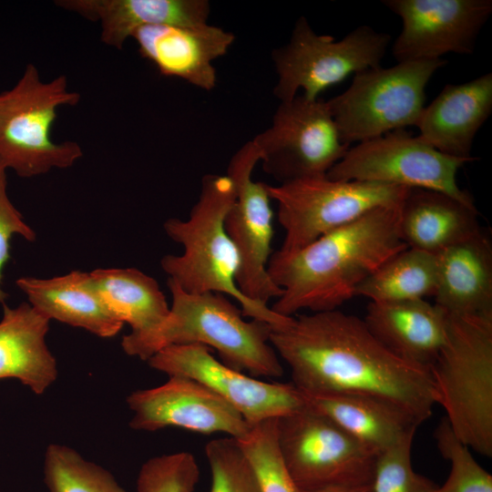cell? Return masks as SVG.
Listing matches in <instances>:
<instances>
[{
	"mask_svg": "<svg viewBox=\"0 0 492 492\" xmlns=\"http://www.w3.org/2000/svg\"><path fill=\"white\" fill-rule=\"evenodd\" d=\"M390 41L389 34L364 25L335 40L318 35L301 16L288 43L272 52L278 76L273 93L280 102L292 100L300 91L307 99H318L350 75L380 67Z\"/></svg>",
	"mask_w": 492,
	"mask_h": 492,
	"instance_id": "obj_8",
	"label": "cell"
},
{
	"mask_svg": "<svg viewBox=\"0 0 492 492\" xmlns=\"http://www.w3.org/2000/svg\"><path fill=\"white\" fill-rule=\"evenodd\" d=\"M257 476L261 492H302L281 456L277 441V418L261 421L236 438Z\"/></svg>",
	"mask_w": 492,
	"mask_h": 492,
	"instance_id": "obj_29",
	"label": "cell"
},
{
	"mask_svg": "<svg viewBox=\"0 0 492 492\" xmlns=\"http://www.w3.org/2000/svg\"><path fill=\"white\" fill-rule=\"evenodd\" d=\"M435 304L447 314L492 313V243L481 231L436 254Z\"/></svg>",
	"mask_w": 492,
	"mask_h": 492,
	"instance_id": "obj_22",
	"label": "cell"
},
{
	"mask_svg": "<svg viewBox=\"0 0 492 492\" xmlns=\"http://www.w3.org/2000/svg\"><path fill=\"white\" fill-rule=\"evenodd\" d=\"M468 161L443 154L418 136L397 129L349 148L326 177L431 190L475 206L472 196L456 182L458 169Z\"/></svg>",
	"mask_w": 492,
	"mask_h": 492,
	"instance_id": "obj_11",
	"label": "cell"
},
{
	"mask_svg": "<svg viewBox=\"0 0 492 492\" xmlns=\"http://www.w3.org/2000/svg\"><path fill=\"white\" fill-rule=\"evenodd\" d=\"M437 284L436 255L406 247L382 263L356 289L370 302H401L434 297Z\"/></svg>",
	"mask_w": 492,
	"mask_h": 492,
	"instance_id": "obj_27",
	"label": "cell"
},
{
	"mask_svg": "<svg viewBox=\"0 0 492 492\" xmlns=\"http://www.w3.org/2000/svg\"><path fill=\"white\" fill-rule=\"evenodd\" d=\"M446 60L399 62L354 75L342 94L326 101L341 140L350 145L418 123L425 87Z\"/></svg>",
	"mask_w": 492,
	"mask_h": 492,
	"instance_id": "obj_7",
	"label": "cell"
},
{
	"mask_svg": "<svg viewBox=\"0 0 492 492\" xmlns=\"http://www.w3.org/2000/svg\"><path fill=\"white\" fill-rule=\"evenodd\" d=\"M401 207L374 209L291 253H272L268 272L282 290L271 307L283 316L337 310L382 263L407 246Z\"/></svg>",
	"mask_w": 492,
	"mask_h": 492,
	"instance_id": "obj_2",
	"label": "cell"
},
{
	"mask_svg": "<svg viewBox=\"0 0 492 492\" xmlns=\"http://www.w3.org/2000/svg\"><path fill=\"white\" fill-rule=\"evenodd\" d=\"M147 362L169 377L181 376L202 384L233 406L250 425L281 417L304 405L293 384L268 383L248 376L218 361L202 344L167 346Z\"/></svg>",
	"mask_w": 492,
	"mask_h": 492,
	"instance_id": "obj_14",
	"label": "cell"
},
{
	"mask_svg": "<svg viewBox=\"0 0 492 492\" xmlns=\"http://www.w3.org/2000/svg\"><path fill=\"white\" fill-rule=\"evenodd\" d=\"M172 304L165 320L142 335H124L123 351L148 361L170 345L202 344L215 349L226 365L254 377H280L283 368L270 343L272 326L243 319L241 309L220 292L190 293L168 279Z\"/></svg>",
	"mask_w": 492,
	"mask_h": 492,
	"instance_id": "obj_3",
	"label": "cell"
},
{
	"mask_svg": "<svg viewBox=\"0 0 492 492\" xmlns=\"http://www.w3.org/2000/svg\"><path fill=\"white\" fill-rule=\"evenodd\" d=\"M7 169L0 161V304H5L8 294L3 287L4 269L10 259V241L19 235L28 241L36 240L35 231L25 221L23 215L7 194Z\"/></svg>",
	"mask_w": 492,
	"mask_h": 492,
	"instance_id": "obj_34",
	"label": "cell"
},
{
	"mask_svg": "<svg viewBox=\"0 0 492 492\" xmlns=\"http://www.w3.org/2000/svg\"><path fill=\"white\" fill-rule=\"evenodd\" d=\"M55 4L99 23L101 41L117 49H122L140 27L205 24L210 13L208 0H58Z\"/></svg>",
	"mask_w": 492,
	"mask_h": 492,
	"instance_id": "obj_21",
	"label": "cell"
},
{
	"mask_svg": "<svg viewBox=\"0 0 492 492\" xmlns=\"http://www.w3.org/2000/svg\"><path fill=\"white\" fill-rule=\"evenodd\" d=\"M402 20L392 54L399 62L471 55L492 14L491 0H384Z\"/></svg>",
	"mask_w": 492,
	"mask_h": 492,
	"instance_id": "obj_15",
	"label": "cell"
},
{
	"mask_svg": "<svg viewBox=\"0 0 492 492\" xmlns=\"http://www.w3.org/2000/svg\"><path fill=\"white\" fill-rule=\"evenodd\" d=\"M436 405L469 449L492 456V313H446L445 343L429 366Z\"/></svg>",
	"mask_w": 492,
	"mask_h": 492,
	"instance_id": "obj_5",
	"label": "cell"
},
{
	"mask_svg": "<svg viewBox=\"0 0 492 492\" xmlns=\"http://www.w3.org/2000/svg\"><path fill=\"white\" fill-rule=\"evenodd\" d=\"M16 286L39 313L102 337L117 335L124 323L106 307L89 272L73 271L49 279L20 277Z\"/></svg>",
	"mask_w": 492,
	"mask_h": 492,
	"instance_id": "obj_24",
	"label": "cell"
},
{
	"mask_svg": "<svg viewBox=\"0 0 492 492\" xmlns=\"http://www.w3.org/2000/svg\"><path fill=\"white\" fill-rule=\"evenodd\" d=\"M302 492H374L372 483L359 486H328Z\"/></svg>",
	"mask_w": 492,
	"mask_h": 492,
	"instance_id": "obj_35",
	"label": "cell"
},
{
	"mask_svg": "<svg viewBox=\"0 0 492 492\" xmlns=\"http://www.w3.org/2000/svg\"><path fill=\"white\" fill-rule=\"evenodd\" d=\"M93 285L108 311L142 335L159 326L169 306L158 282L136 268L96 269L89 272Z\"/></svg>",
	"mask_w": 492,
	"mask_h": 492,
	"instance_id": "obj_26",
	"label": "cell"
},
{
	"mask_svg": "<svg viewBox=\"0 0 492 492\" xmlns=\"http://www.w3.org/2000/svg\"><path fill=\"white\" fill-rule=\"evenodd\" d=\"M50 320L29 302L3 304L0 320V380L16 379L42 395L57 378V364L46 336Z\"/></svg>",
	"mask_w": 492,
	"mask_h": 492,
	"instance_id": "obj_23",
	"label": "cell"
},
{
	"mask_svg": "<svg viewBox=\"0 0 492 492\" xmlns=\"http://www.w3.org/2000/svg\"><path fill=\"white\" fill-rule=\"evenodd\" d=\"M410 188L358 180H333L325 176L302 179L267 191L278 206L285 231L281 252H294L322 235L381 207H401Z\"/></svg>",
	"mask_w": 492,
	"mask_h": 492,
	"instance_id": "obj_9",
	"label": "cell"
},
{
	"mask_svg": "<svg viewBox=\"0 0 492 492\" xmlns=\"http://www.w3.org/2000/svg\"><path fill=\"white\" fill-rule=\"evenodd\" d=\"M199 465L187 451L151 457L138 475V492H195Z\"/></svg>",
	"mask_w": 492,
	"mask_h": 492,
	"instance_id": "obj_32",
	"label": "cell"
},
{
	"mask_svg": "<svg viewBox=\"0 0 492 492\" xmlns=\"http://www.w3.org/2000/svg\"><path fill=\"white\" fill-rule=\"evenodd\" d=\"M205 454L211 471L210 492H261L249 459L236 438L210 441Z\"/></svg>",
	"mask_w": 492,
	"mask_h": 492,
	"instance_id": "obj_31",
	"label": "cell"
},
{
	"mask_svg": "<svg viewBox=\"0 0 492 492\" xmlns=\"http://www.w3.org/2000/svg\"><path fill=\"white\" fill-rule=\"evenodd\" d=\"M260 153L252 140L231 157L227 176L235 188V199L225 217V230L239 258L235 277L241 293L251 301L266 304L279 298L282 290L268 272L273 236L271 198L267 184L252 179Z\"/></svg>",
	"mask_w": 492,
	"mask_h": 492,
	"instance_id": "obj_13",
	"label": "cell"
},
{
	"mask_svg": "<svg viewBox=\"0 0 492 492\" xmlns=\"http://www.w3.org/2000/svg\"><path fill=\"white\" fill-rule=\"evenodd\" d=\"M251 140L263 170L279 184L325 176L349 149L326 101L302 94L280 102L272 125Z\"/></svg>",
	"mask_w": 492,
	"mask_h": 492,
	"instance_id": "obj_12",
	"label": "cell"
},
{
	"mask_svg": "<svg viewBox=\"0 0 492 492\" xmlns=\"http://www.w3.org/2000/svg\"><path fill=\"white\" fill-rule=\"evenodd\" d=\"M44 481L49 492H127L110 472L60 444L46 450Z\"/></svg>",
	"mask_w": 492,
	"mask_h": 492,
	"instance_id": "obj_28",
	"label": "cell"
},
{
	"mask_svg": "<svg viewBox=\"0 0 492 492\" xmlns=\"http://www.w3.org/2000/svg\"><path fill=\"white\" fill-rule=\"evenodd\" d=\"M133 415L129 426L157 431L169 426L200 434L224 433L240 438L251 428L229 403L202 384L170 376L157 387L138 390L127 397Z\"/></svg>",
	"mask_w": 492,
	"mask_h": 492,
	"instance_id": "obj_16",
	"label": "cell"
},
{
	"mask_svg": "<svg viewBox=\"0 0 492 492\" xmlns=\"http://www.w3.org/2000/svg\"><path fill=\"white\" fill-rule=\"evenodd\" d=\"M372 334L391 353L429 368L446 333V313L425 299L370 302L364 319Z\"/></svg>",
	"mask_w": 492,
	"mask_h": 492,
	"instance_id": "obj_20",
	"label": "cell"
},
{
	"mask_svg": "<svg viewBox=\"0 0 492 492\" xmlns=\"http://www.w3.org/2000/svg\"><path fill=\"white\" fill-rule=\"evenodd\" d=\"M476 206L444 192L410 189L401 208L399 231L406 246L437 254L482 231Z\"/></svg>",
	"mask_w": 492,
	"mask_h": 492,
	"instance_id": "obj_25",
	"label": "cell"
},
{
	"mask_svg": "<svg viewBox=\"0 0 492 492\" xmlns=\"http://www.w3.org/2000/svg\"><path fill=\"white\" fill-rule=\"evenodd\" d=\"M234 199L235 188L230 177L205 175L189 219L171 218L163 224L166 234L180 243L184 251L180 255L164 256L161 268L187 292L223 293L237 301L243 316L272 327L282 326L292 316L278 314L268 305L251 301L236 285L239 258L224 225Z\"/></svg>",
	"mask_w": 492,
	"mask_h": 492,
	"instance_id": "obj_4",
	"label": "cell"
},
{
	"mask_svg": "<svg viewBox=\"0 0 492 492\" xmlns=\"http://www.w3.org/2000/svg\"><path fill=\"white\" fill-rule=\"evenodd\" d=\"M298 390L305 406L329 418L377 456L420 425L406 411L381 398Z\"/></svg>",
	"mask_w": 492,
	"mask_h": 492,
	"instance_id": "obj_19",
	"label": "cell"
},
{
	"mask_svg": "<svg viewBox=\"0 0 492 492\" xmlns=\"http://www.w3.org/2000/svg\"><path fill=\"white\" fill-rule=\"evenodd\" d=\"M132 38L141 56L161 75L180 78L206 91L217 84L213 62L225 56L235 41L231 32L208 23L147 26L138 28Z\"/></svg>",
	"mask_w": 492,
	"mask_h": 492,
	"instance_id": "obj_17",
	"label": "cell"
},
{
	"mask_svg": "<svg viewBox=\"0 0 492 492\" xmlns=\"http://www.w3.org/2000/svg\"><path fill=\"white\" fill-rule=\"evenodd\" d=\"M415 435L409 434L377 456L372 480L374 492H433L436 486L412 466Z\"/></svg>",
	"mask_w": 492,
	"mask_h": 492,
	"instance_id": "obj_33",
	"label": "cell"
},
{
	"mask_svg": "<svg viewBox=\"0 0 492 492\" xmlns=\"http://www.w3.org/2000/svg\"><path fill=\"white\" fill-rule=\"evenodd\" d=\"M79 100L65 76L45 81L28 64L15 86L0 93V161L22 178L75 164L83 156L81 147L54 141L51 129L58 108Z\"/></svg>",
	"mask_w": 492,
	"mask_h": 492,
	"instance_id": "obj_6",
	"label": "cell"
},
{
	"mask_svg": "<svg viewBox=\"0 0 492 492\" xmlns=\"http://www.w3.org/2000/svg\"><path fill=\"white\" fill-rule=\"evenodd\" d=\"M492 113V74L461 84H447L424 108L418 137L447 156L474 160V138Z\"/></svg>",
	"mask_w": 492,
	"mask_h": 492,
	"instance_id": "obj_18",
	"label": "cell"
},
{
	"mask_svg": "<svg viewBox=\"0 0 492 492\" xmlns=\"http://www.w3.org/2000/svg\"><path fill=\"white\" fill-rule=\"evenodd\" d=\"M277 441L301 491L372 483L377 456L305 405L277 418Z\"/></svg>",
	"mask_w": 492,
	"mask_h": 492,
	"instance_id": "obj_10",
	"label": "cell"
},
{
	"mask_svg": "<svg viewBox=\"0 0 492 492\" xmlns=\"http://www.w3.org/2000/svg\"><path fill=\"white\" fill-rule=\"evenodd\" d=\"M434 437L442 456L449 462L446 481L433 492H492V476L473 457L469 448L453 433L444 417Z\"/></svg>",
	"mask_w": 492,
	"mask_h": 492,
	"instance_id": "obj_30",
	"label": "cell"
},
{
	"mask_svg": "<svg viewBox=\"0 0 492 492\" xmlns=\"http://www.w3.org/2000/svg\"><path fill=\"white\" fill-rule=\"evenodd\" d=\"M270 343L301 390L381 398L420 425L432 415L429 368L395 355L354 315L333 310L292 316L272 327Z\"/></svg>",
	"mask_w": 492,
	"mask_h": 492,
	"instance_id": "obj_1",
	"label": "cell"
}]
</instances>
